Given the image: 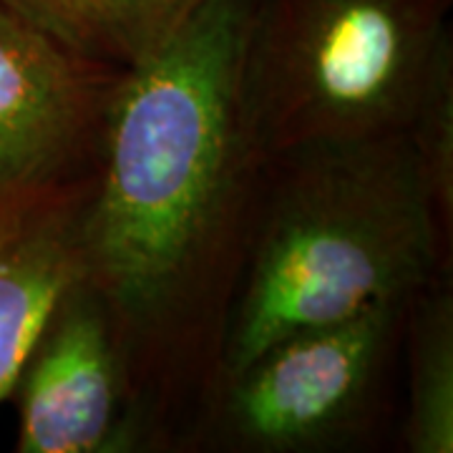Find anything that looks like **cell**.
<instances>
[{"instance_id":"cell-6","label":"cell","mask_w":453,"mask_h":453,"mask_svg":"<svg viewBox=\"0 0 453 453\" xmlns=\"http://www.w3.org/2000/svg\"><path fill=\"white\" fill-rule=\"evenodd\" d=\"M121 73L0 0V184L88 174Z\"/></svg>"},{"instance_id":"cell-2","label":"cell","mask_w":453,"mask_h":453,"mask_svg":"<svg viewBox=\"0 0 453 453\" xmlns=\"http://www.w3.org/2000/svg\"><path fill=\"white\" fill-rule=\"evenodd\" d=\"M449 273L451 244L405 134L275 154L217 383L282 335L405 303Z\"/></svg>"},{"instance_id":"cell-9","label":"cell","mask_w":453,"mask_h":453,"mask_svg":"<svg viewBox=\"0 0 453 453\" xmlns=\"http://www.w3.org/2000/svg\"><path fill=\"white\" fill-rule=\"evenodd\" d=\"M71 50L129 68L154 50L199 0H3Z\"/></svg>"},{"instance_id":"cell-3","label":"cell","mask_w":453,"mask_h":453,"mask_svg":"<svg viewBox=\"0 0 453 453\" xmlns=\"http://www.w3.org/2000/svg\"><path fill=\"white\" fill-rule=\"evenodd\" d=\"M453 0H262L247 98L267 157L408 131Z\"/></svg>"},{"instance_id":"cell-4","label":"cell","mask_w":453,"mask_h":453,"mask_svg":"<svg viewBox=\"0 0 453 453\" xmlns=\"http://www.w3.org/2000/svg\"><path fill=\"white\" fill-rule=\"evenodd\" d=\"M403 308L378 303L265 345L211 390L187 451L360 449L383 413Z\"/></svg>"},{"instance_id":"cell-7","label":"cell","mask_w":453,"mask_h":453,"mask_svg":"<svg viewBox=\"0 0 453 453\" xmlns=\"http://www.w3.org/2000/svg\"><path fill=\"white\" fill-rule=\"evenodd\" d=\"M88 174L0 184V403L56 303L83 280L81 226Z\"/></svg>"},{"instance_id":"cell-8","label":"cell","mask_w":453,"mask_h":453,"mask_svg":"<svg viewBox=\"0 0 453 453\" xmlns=\"http://www.w3.org/2000/svg\"><path fill=\"white\" fill-rule=\"evenodd\" d=\"M438 277L405 300V411L401 446L408 453L453 451V295Z\"/></svg>"},{"instance_id":"cell-10","label":"cell","mask_w":453,"mask_h":453,"mask_svg":"<svg viewBox=\"0 0 453 453\" xmlns=\"http://www.w3.org/2000/svg\"><path fill=\"white\" fill-rule=\"evenodd\" d=\"M443 240H453V49L441 56L405 131Z\"/></svg>"},{"instance_id":"cell-1","label":"cell","mask_w":453,"mask_h":453,"mask_svg":"<svg viewBox=\"0 0 453 453\" xmlns=\"http://www.w3.org/2000/svg\"><path fill=\"white\" fill-rule=\"evenodd\" d=\"M262 0H199L124 68L81 226L144 451H187L219 378L270 157L247 98Z\"/></svg>"},{"instance_id":"cell-5","label":"cell","mask_w":453,"mask_h":453,"mask_svg":"<svg viewBox=\"0 0 453 453\" xmlns=\"http://www.w3.org/2000/svg\"><path fill=\"white\" fill-rule=\"evenodd\" d=\"M8 401L18 453L144 451L111 320L83 280L50 310Z\"/></svg>"}]
</instances>
